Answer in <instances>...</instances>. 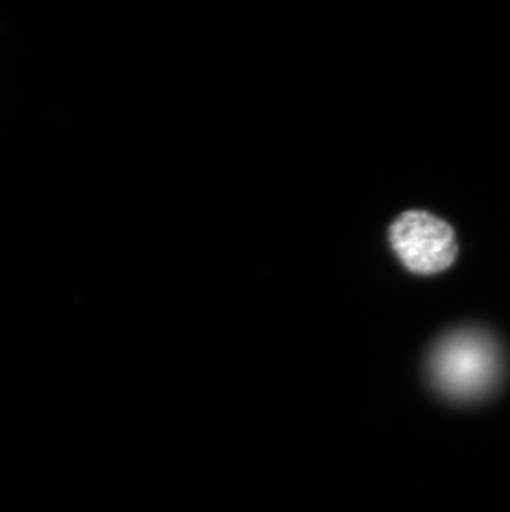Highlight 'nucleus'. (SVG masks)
Masks as SVG:
<instances>
[{"label": "nucleus", "mask_w": 510, "mask_h": 512, "mask_svg": "<svg viewBox=\"0 0 510 512\" xmlns=\"http://www.w3.org/2000/svg\"><path fill=\"white\" fill-rule=\"evenodd\" d=\"M502 353L491 335L477 329L458 330L436 345L429 375L439 392L454 400H477L501 380Z\"/></svg>", "instance_id": "obj_1"}, {"label": "nucleus", "mask_w": 510, "mask_h": 512, "mask_svg": "<svg viewBox=\"0 0 510 512\" xmlns=\"http://www.w3.org/2000/svg\"><path fill=\"white\" fill-rule=\"evenodd\" d=\"M391 246L409 271L438 274L458 256L456 236L448 223L424 211H408L390 229Z\"/></svg>", "instance_id": "obj_2"}]
</instances>
